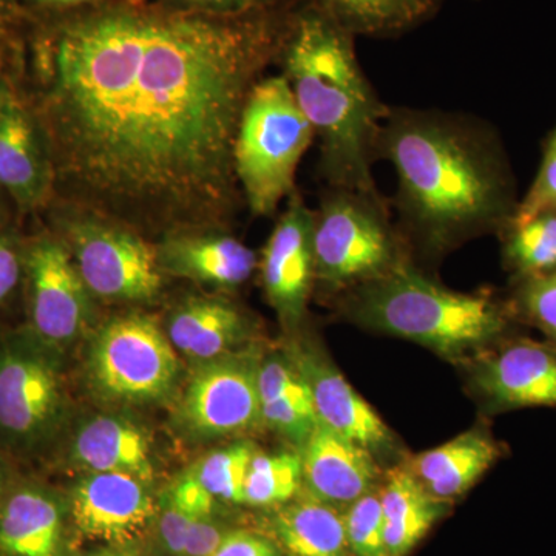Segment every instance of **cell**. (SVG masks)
Here are the masks:
<instances>
[{"mask_svg": "<svg viewBox=\"0 0 556 556\" xmlns=\"http://www.w3.org/2000/svg\"><path fill=\"white\" fill-rule=\"evenodd\" d=\"M291 11L97 0L31 13L20 86L49 146L51 201L149 240L225 229L243 200L241 115Z\"/></svg>", "mask_w": 556, "mask_h": 556, "instance_id": "6da1fadb", "label": "cell"}, {"mask_svg": "<svg viewBox=\"0 0 556 556\" xmlns=\"http://www.w3.org/2000/svg\"><path fill=\"white\" fill-rule=\"evenodd\" d=\"M378 156L396 170L402 217L433 248L490 228L508 211L500 160L473 121L424 110H388Z\"/></svg>", "mask_w": 556, "mask_h": 556, "instance_id": "7a4b0ae2", "label": "cell"}, {"mask_svg": "<svg viewBox=\"0 0 556 556\" xmlns=\"http://www.w3.org/2000/svg\"><path fill=\"white\" fill-rule=\"evenodd\" d=\"M278 61L320 141V169L332 189L379 195L372 178L388 109L358 64L354 36L316 7L292 10Z\"/></svg>", "mask_w": 556, "mask_h": 556, "instance_id": "3957f363", "label": "cell"}, {"mask_svg": "<svg viewBox=\"0 0 556 556\" xmlns=\"http://www.w3.org/2000/svg\"><path fill=\"white\" fill-rule=\"evenodd\" d=\"M348 308L365 327L412 340L448 358L486 345L506 325L492 299L450 291L404 260L354 288Z\"/></svg>", "mask_w": 556, "mask_h": 556, "instance_id": "277c9868", "label": "cell"}, {"mask_svg": "<svg viewBox=\"0 0 556 556\" xmlns=\"http://www.w3.org/2000/svg\"><path fill=\"white\" fill-rule=\"evenodd\" d=\"M72 420L65 354L27 325L0 331V448L16 459L53 455Z\"/></svg>", "mask_w": 556, "mask_h": 556, "instance_id": "5b68a950", "label": "cell"}, {"mask_svg": "<svg viewBox=\"0 0 556 556\" xmlns=\"http://www.w3.org/2000/svg\"><path fill=\"white\" fill-rule=\"evenodd\" d=\"M314 138L288 79L260 80L244 105L233 153L241 195L252 214L273 215L294 192L295 172Z\"/></svg>", "mask_w": 556, "mask_h": 556, "instance_id": "8992f818", "label": "cell"}, {"mask_svg": "<svg viewBox=\"0 0 556 556\" xmlns=\"http://www.w3.org/2000/svg\"><path fill=\"white\" fill-rule=\"evenodd\" d=\"M179 357L164 328L150 314L110 318L90 338L84 378L108 407L163 404L177 393Z\"/></svg>", "mask_w": 556, "mask_h": 556, "instance_id": "52a82bcc", "label": "cell"}, {"mask_svg": "<svg viewBox=\"0 0 556 556\" xmlns=\"http://www.w3.org/2000/svg\"><path fill=\"white\" fill-rule=\"evenodd\" d=\"M50 229L75 260L93 299L115 305H146L160 298L164 273L155 243L100 215L51 201Z\"/></svg>", "mask_w": 556, "mask_h": 556, "instance_id": "ba28073f", "label": "cell"}, {"mask_svg": "<svg viewBox=\"0 0 556 556\" xmlns=\"http://www.w3.org/2000/svg\"><path fill=\"white\" fill-rule=\"evenodd\" d=\"M379 195L332 189L316 212V285L357 288L396 266V237Z\"/></svg>", "mask_w": 556, "mask_h": 556, "instance_id": "9c48e42d", "label": "cell"}, {"mask_svg": "<svg viewBox=\"0 0 556 556\" xmlns=\"http://www.w3.org/2000/svg\"><path fill=\"white\" fill-rule=\"evenodd\" d=\"M263 350L252 342L195 365L174 405L172 424L193 442L241 438L263 427L258 375Z\"/></svg>", "mask_w": 556, "mask_h": 556, "instance_id": "30bf717a", "label": "cell"}, {"mask_svg": "<svg viewBox=\"0 0 556 556\" xmlns=\"http://www.w3.org/2000/svg\"><path fill=\"white\" fill-rule=\"evenodd\" d=\"M27 327L67 354L90 331L93 295L64 241L51 229L24 240Z\"/></svg>", "mask_w": 556, "mask_h": 556, "instance_id": "8fae6325", "label": "cell"}, {"mask_svg": "<svg viewBox=\"0 0 556 556\" xmlns=\"http://www.w3.org/2000/svg\"><path fill=\"white\" fill-rule=\"evenodd\" d=\"M68 519L76 532L104 546H135L155 525L160 503L152 482L124 473H83L70 489Z\"/></svg>", "mask_w": 556, "mask_h": 556, "instance_id": "7c38bea8", "label": "cell"}, {"mask_svg": "<svg viewBox=\"0 0 556 556\" xmlns=\"http://www.w3.org/2000/svg\"><path fill=\"white\" fill-rule=\"evenodd\" d=\"M283 345L309 388L314 412L321 426L357 442L375 456L388 455L397 448L393 431L343 378L316 339L298 329L289 332Z\"/></svg>", "mask_w": 556, "mask_h": 556, "instance_id": "4fadbf2b", "label": "cell"}, {"mask_svg": "<svg viewBox=\"0 0 556 556\" xmlns=\"http://www.w3.org/2000/svg\"><path fill=\"white\" fill-rule=\"evenodd\" d=\"M314 229L316 212L311 211L294 190L289 195L287 211L263 249L260 262L263 289L288 332L302 327L311 291L316 285Z\"/></svg>", "mask_w": 556, "mask_h": 556, "instance_id": "5bb4252c", "label": "cell"}, {"mask_svg": "<svg viewBox=\"0 0 556 556\" xmlns=\"http://www.w3.org/2000/svg\"><path fill=\"white\" fill-rule=\"evenodd\" d=\"M0 192L24 215L53 200L49 146L20 83L0 109Z\"/></svg>", "mask_w": 556, "mask_h": 556, "instance_id": "9a60e30c", "label": "cell"}, {"mask_svg": "<svg viewBox=\"0 0 556 556\" xmlns=\"http://www.w3.org/2000/svg\"><path fill=\"white\" fill-rule=\"evenodd\" d=\"M53 455L80 475L124 471L146 481L153 479L149 431L119 409L72 420Z\"/></svg>", "mask_w": 556, "mask_h": 556, "instance_id": "2e32d148", "label": "cell"}, {"mask_svg": "<svg viewBox=\"0 0 556 556\" xmlns=\"http://www.w3.org/2000/svg\"><path fill=\"white\" fill-rule=\"evenodd\" d=\"M164 276L185 278L219 292H233L251 280L257 257L223 229L185 230L156 241Z\"/></svg>", "mask_w": 556, "mask_h": 556, "instance_id": "e0dca14e", "label": "cell"}, {"mask_svg": "<svg viewBox=\"0 0 556 556\" xmlns=\"http://www.w3.org/2000/svg\"><path fill=\"white\" fill-rule=\"evenodd\" d=\"M302 456L303 489L329 506L345 510L358 497L378 489L376 456L351 439L317 422Z\"/></svg>", "mask_w": 556, "mask_h": 556, "instance_id": "ac0fdd59", "label": "cell"}, {"mask_svg": "<svg viewBox=\"0 0 556 556\" xmlns=\"http://www.w3.org/2000/svg\"><path fill=\"white\" fill-rule=\"evenodd\" d=\"M67 497L36 479H14L0 500V556H64Z\"/></svg>", "mask_w": 556, "mask_h": 556, "instance_id": "d6986e66", "label": "cell"}, {"mask_svg": "<svg viewBox=\"0 0 556 556\" xmlns=\"http://www.w3.org/2000/svg\"><path fill=\"white\" fill-rule=\"evenodd\" d=\"M164 331L178 354L199 365L252 343L254 321L228 299L195 295L170 309Z\"/></svg>", "mask_w": 556, "mask_h": 556, "instance_id": "ffe728a7", "label": "cell"}, {"mask_svg": "<svg viewBox=\"0 0 556 556\" xmlns=\"http://www.w3.org/2000/svg\"><path fill=\"white\" fill-rule=\"evenodd\" d=\"M475 383L496 407H556V353L527 342L504 348L479 362Z\"/></svg>", "mask_w": 556, "mask_h": 556, "instance_id": "44dd1931", "label": "cell"}, {"mask_svg": "<svg viewBox=\"0 0 556 556\" xmlns=\"http://www.w3.org/2000/svg\"><path fill=\"white\" fill-rule=\"evenodd\" d=\"M268 536L285 556H353L343 511L300 490L287 504L270 508Z\"/></svg>", "mask_w": 556, "mask_h": 556, "instance_id": "7402d4cb", "label": "cell"}, {"mask_svg": "<svg viewBox=\"0 0 556 556\" xmlns=\"http://www.w3.org/2000/svg\"><path fill=\"white\" fill-rule=\"evenodd\" d=\"M497 455V445L489 434L471 430L420 453L405 467L430 495L452 503L493 466Z\"/></svg>", "mask_w": 556, "mask_h": 556, "instance_id": "603a6c76", "label": "cell"}, {"mask_svg": "<svg viewBox=\"0 0 556 556\" xmlns=\"http://www.w3.org/2000/svg\"><path fill=\"white\" fill-rule=\"evenodd\" d=\"M388 556H408L447 514L450 503L424 489L407 467L393 468L380 486Z\"/></svg>", "mask_w": 556, "mask_h": 556, "instance_id": "cb8c5ba5", "label": "cell"}, {"mask_svg": "<svg viewBox=\"0 0 556 556\" xmlns=\"http://www.w3.org/2000/svg\"><path fill=\"white\" fill-rule=\"evenodd\" d=\"M351 36H391L430 20L441 0H308Z\"/></svg>", "mask_w": 556, "mask_h": 556, "instance_id": "d4e9b609", "label": "cell"}, {"mask_svg": "<svg viewBox=\"0 0 556 556\" xmlns=\"http://www.w3.org/2000/svg\"><path fill=\"white\" fill-rule=\"evenodd\" d=\"M303 486L302 456L299 450L255 453L244 482V504L274 508L299 495Z\"/></svg>", "mask_w": 556, "mask_h": 556, "instance_id": "484cf974", "label": "cell"}, {"mask_svg": "<svg viewBox=\"0 0 556 556\" xmlns=\"http://www.w3.org/2000/svg\"><path fill=\"white\" fill-rule=\"evenodd\" d=\"M257 452L254 442L239 439L228 447L208 453L192 471L215 500L244 504V482Z\"/></svg>", "mask_w": 556, "mask_h": 556, "instance_id": "4316f807", "label": "cell"}, {"mask_svg": "<svg viewBox=\"0 0 556 556\" xmlns=\"http://www.w3.org/2000/svg\"><path fill=\"white\" fill-rule=\"evenodd\" d=\"M508 258L525 273H544L556 268V214L546 212L514 225L508 241Z\"/></svg>", "mask_w": 556, "mask_h": 556, "instance_id": "83f0119b", "label": "cell"}, {"mask_svg": "<svg viewBox=\"0 0 556 556\" xmlns=\"http://www.w3.org/2000/svg\"><path fill=\"white\" fill-rule=\"evenodd\" d=\"M343 525L351 555L388 556L379 486L343 510Z\"/></svg>", "mask_w": 556, "mask_h": 556, "instance_id": "f1b7e54d", "label": "cell"}, {"mask_svg": "<svg viewBox=\"0 0 556 556\" xmlns=\"http://www.w3.org/2000/svg\"><path fill=\"white\" fill-rule=\"evenodd\" d=\"M554 211H556V144L552 142L535 185L515 214L514 225H521L538 215Z\"/></svg>", "mask_w": 556, "mask_h": 556, "instance_id": "f546056e", "label": "cell"}, {"mask_svg": "<svg viewBox=\"0 0 556 556\" xmlns=\"http://www.w3.org/2000/svg\"><path fill=\"white\" fill-rule=\"evenodd\" d=\"M24 289V240L13 230H0V308Z\"/></svg>", "mask_w": 556, "mask_h": 556, "instance_id": "4dcf8cb0", "label": "cell"}, {"mask_svg": "<svg viewBox=\"0 0 556 556\" xmlns=\"http://www.w3.org/2000/svg\"><path fill=\"white\" fill-rule=\"evenodd\" d=\"M167 500L192 518H206L215 515L217 500L201 484L192 470L186 471L177 481L172 482L169 489L163 493Z\"/></svg>", "mask_w": 556, "mask_h": 556, "instance_id": "1f68e13d", "label": "cell"}, {"mask_svg": "<svg viewBox=\"0 0 556 556\" xmlns=\"http://www.w3.org/2000/svg\"><path fill=\"white\" fill-rule=\"evenodd\" d=\"M159 517H156V535L159 546L164 556H182L185 554L186 538L193 519L179 510L166 496L161 495Z\"/></svg>", "mask_w": 556, "mask_h": 556, "instance_id": "d6a6232c", "label": "cell"}, {"mask_svg": "<svg viewBox=\"0 0 556 556\" xmlns=\"http://www.w3.org/2000/svg\"><path fill=\"white\" fill-rule=\"evenodd\" d=\"M522 300L533 321L556 340V273L533 280Z\"/></svg>", "mask_w": 556, "mask_h": 556, "instance_id": "836d02e7", "label": "cell"}, {"mask_svg": "<svg viewBox=\"0 0 556 556\" xmlns=\"http://www.w3.org/2000/svg\"><path fill=\"white\" fill-rule=\"evenodd\" d=\"M24 31L0 33V109L21 79Z\"/></svg>", "mask_w": 556, "mask_h": 556, "instance_id": "e575fe53", "label": "cell"}, {"mask_svg": "<svg viewBox=\"0 0 556 556\" xmlns=\"http://www.w3.org/2000/svg\"><path fill=\"white\" fill-rule=\"evenodd\" d=\"M212 556H285L265 533L232 529Z\"/></svg>", "mask_w": 556, "mask_h": 556, "instance_id": "d590c367", "label": "cell"}, {"mask_svg": "<svg viewBox=\"0 0 556 556\" xmlns=\"http://www.w3.org/2000/svg\"><path fill=\"white\" fill-rule=\"evenodd\" d=\"M175 9L211 14H244L252 11L278 9L288 0H160Z\"/></svg>", "mask_w": 556, "mask_h": 556, "instance_id": "8d00e7d4", "label": "cell"}, {"mask_svg": "<svg viewBox=\"0 0 556 556\" xmlns=\"http://www.w3.org/2000/svg\"><path fill=\"white\" fill-rule=\"evenodd\" d=\"M230 527L215 518L193 519L186 538L185 554L182 556H212L230 532Z\"/></svg>", "mask_w": 556, "mask_h": 556, "instance_id": "74e56055", "label": "cell"}, {"mask_svg": "<svg viewBox=\"0 0 556 556\" xmlns=\"http://www.w3.org/2000/svg\"><path fill=\"white\" fill-rule=\"evenodd\" d=\"M31 17L21 0H0V33L24 31Z\"/></svg>", "mask_w": 556, "mask_h": 556, "instance_id": "f35d334b", "label": "cell"}, {"mask_svg": "<svg viewBox=\"0 0 556 556\" xmlns=\"http://www.w3.org/2000/svg\"><path fill=\"white\" fill-rule=\"evenodd\" d=\"M21 2L30 13H53V11L79 9L97 0H21Z\"/></svg>", "mask_w": 556, "mask_h": 556, "instance_id": "ab89813d", "label": "cell"}, {"mask_svg": "<svg viewBox=\"0 0 556 556\" xmlns=\"http://www.w3.org/2000/svg\"><path fill=\"white\" fill-rule=\"evenodd\" d=\"M14 479L16 477H14L13 468H11L10 456L0 448V500L13 484Z\"/></svg>", "mask_w": 556, "mask_h": 556, "instance_id": "60d3db41", "label": "cell"}, {"mask_svg": "<svg viewBox=\"0 0 556 556\" xmlns=\"http://www.w3.org/2000/svg\"><path fill=\"white\" fill-rule=\"evenodd\" d=\"M76 556H139L135 546H102Z\"/></svg>", "mask_w": 556, "mask_h": 556, "instance_id": "b9f144b4", "label": "cell"}, {"mask_svg": "<svg viewBox=\"0 0 556 556\" xmlns=\"http://www.w3.org/2000/svg\"><path fill=\"white\" fill-rule=\"evenodd\" d=\"M0 195H3V193L0 192ZM9 208H7L5 203H3L2 197H0V230L9 229Z\"/></svg>", "mask_w": 556, "mask_h": 556, "instance_id": "7bdbcfd3", "label": "cell"}, {"mask_svg": "<svg viewBox=\"0 0 556 556\" xmlns=\"http://www.w3.org/2000/svg\"><path fill=\"white\" fill-rule=\"evenodd\" d=\"M552 142H555V144H556V135H555L554 141H552Z\"/></svg>", "mask_w": 556, "mask_h": 556, "instance_id": "ee69618b", "label": "cell"}]
</instances>
